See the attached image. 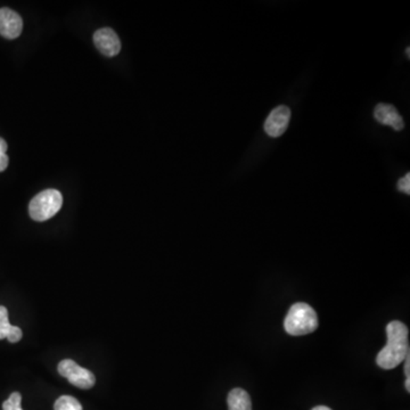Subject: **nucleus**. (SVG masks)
<instances>
[{
	"label": "nucleus",
	"mask_w": 410,
	"mask_h": 410,
	"mask_svg": "<svg viewBox=\"0 0 410 410\" xmlns=\"http://www.w3.org/2000/svg\"><path fill=\"white\" fill-rule=\"evenodd\" d=\"M387 346L378 352L376 363L383 369L399 366L409 354L408 328L404 322L394 320L387 326Z\"/></svg>",
	"instance_id": "1"
},
{
	"label": "nucleus",
	"mask_w": 410,
	"mask_h": 410,
	"mask_svg": "<svg viewBox=\"0 0 410 410\" xmlns=\"http://www.w3.org/2000/svg\"><path fill=\"white\" fill-rule=\"evenodd\" d=\"M284 327L287 334L293 337L313 333L318 327L316 311L307 303L293 304L284 322Z\"/></svg>",
	"instance_id": "2"
},
{
	"label": "nucleus",
	"mask_w": 410,
	"mask_h": 410,
	"mask_svg": "<svg viewBox=\"0 0 410 410\" xmlns=\"http://www.w3.org/2000/svg\"><path fill=\"white\" fill-rule=\"evenodd\" d=\"M63 205V196L57 189H46L39 193L29 204L30 217L36 222L53 218Z\"/></svg>",
	"instance_id": "3"
},
{
	"label": "nucleus",
	"mask_w": 410,
	"mask_h": 410,
	"mask_svg": "<svg viewBox=\"0 0 410 410\" xmlns=\"http://www.w3.org/2000/svg\"><path fill=\"white\" fill-rule=\"evenodd\" d=\"M59 373L79 389H92L96 383V378L90 370L83 368L71 359L62 360L59 363Z\"/></svg>",
	"instance_id": "4"
},
{
	"label": "nucleus",
	"mask_w": 410,
	"mask_h": 410,
	"mask_svg": "<svg viewBox=\"0 0 410 410\" xmlns=\"http://www.w3.org/2000/svg\"><path fill=\"white\" fill-rule=\"evenodd\" d=\"M289 120H291V109L289 107L284 105L276 107L272 109V112L269 114L265 122V131L272 138L281 137L287 131Z\"/></svg>",
	"instance_id": "5"
},
{
	"label": "nucleus",
	"mask_w": 410,
	"mask_h": 410,
	"mask_svg": "<svg viewBox=\"0 0 410 410\" xmlns=\"http://www.w3.org/2000/svg\"><path fill=\"white\" fill-rule=\"evenodd\" d=\"M95 46L98 51L107 57H113L118 55L121 51V42L112 29L97 30L94 35Z\"/></svg>",
	"instance_id": "6"
},
{
	"label": "nucleus",
	"mask_w": 410,
	"mask_h": 410,
	"mask_svg": "<svg viewBox=\"0 0 410 410\" xmlns=\"http://www.w3.org/2000/svg\"><path fill=\"white\" fill-rule=\"evenodd\" d=\"M22 30L23 21L18 13L6 7L0 9V35L4 38L9 40L18 38L21 36Z\"/></svg>",
	"instance_id": "7"
},
{
	"label": "nucleus",
	"mask_w": 410,
	"mask_h": 410,
	"mask_svg": "<svg viewBox=\"0 0 410 410\" xmlns=\"http://www.w3.org/2000/svg\"><path fill=\"white\" fill-rule=\"evenodd\" d=\"M374 118L378 123L391 126L396 131H402L404 128V119L391 104H378L374 109Z\"/></svg>",
	"instance_id": "8"
},
{
	"label": "nucleus",
	"mask_w": 410,
	"mask_h": 410,
	"mask_svg": "<svg viewBox=\"0 0 410 410\" xmlns=\"http://www.w3.org/2000/svg\"><path fill=\"white\" fill-rule=\"evenodd\" d=\"M23 333L20 327L13 326L8 320V310L0 306V339H7L11 343L21 341Z\"/></svg>",
	"instance_id": "9"
},
{
	"label": "nucleus",
	"mask_w": 410,
	"mask_h": 410,
	"mask_svg": "<svg viewBox=\"0 0 410 410\" xmlns=\"http://www.w3.org/2000/svg\"><path fill=\"white\" fill-rule=\"evenodd\" d=\"M228 408L229 410H252L251 398L243 389H233L228 394Z\"/></svg>",
	"instance_id": "10"
},
{
	"label": "nucleus",
	"mask_w": 410,
	"mask_h": 410,
	"mask_svg": "<svg viewBox=\"0 0 410 410\" xmlns=\"http://www.w3.org/2000/svg\"><path fill=\"white\" fill-rule=\"evenodd\" d=\"M54 410H83V406L73 397L62 396L55 402Z\"/></svg>",
	"instance_id": "11"
},
{
	"label": "nucleus",
	"mask_w": 410,
	"mask_h": 410,
	"mask_svg": "<svg viewBox=\"0 0 410 410\" xmlns=\"http://www.w3.org/2000/svg\"><path fill=\"white\" fill-rule=\"evenodd\" d=\"M21 393L14 392L3 404V410H23L21 407Z\"/></svg>",
	"instance_id": "12"
},
{
	"label": "nucleus",
	"mask_w": 410,
	"mask_h": 410,
	"mask_svg": "<svg viewBox=\"0 0 410 410\" xmlns=\"http://www.w3.org/2000/svg\"><path fill=\"white\" fill-rule=\"evenodd\" d=\"M398 189L404 194L410 195V174L408 172L404 177L399 180Z\"/></svg>",
	"instance_id": "13"
},
{
	"label": "nucleus",
	"mask_w": 410,
	"mask_h": 410,
	"mask_svg": "<svg viewBox=\"0 0 410 410\" xmlns=\"http://www.w3.org/2000/svg\"><path fill=\"white\" fill-rule=\"evenodd\" d=\"M9 159L7 157V154H3L0 155V172L5 171L7 167H8Z\"/></svg>",
	"instance_id": "14"
},
{
	"label": "nucleus",
	"mask_w": 410,
	"mask_h": 410,
	"mask_svg": "<svg viewBox=\"0 0 410 410\" xmlns=\"http://www.w3.org/2000/svg\"><path fill=\"white\" fill-rule=\"evenodd\" d=\"M406 363H404V374L407 376V378H410V359L409 354H408L407 358H406Z\"/></svg>",
	"instance_id": "15"
},
{
	"label": "nucleus",
	"mask_w": 410,
	"mask_h": 410,
	"mask_svg": "<svg viewBox=\"0 0 410 410\" xmlns=\"http://www.w3.org/2000/svg\"><path fill=\"white\" fill-rule=\"evenodd\" d=\"M7 151V144L3 138H0V155L3 154H6Z\"/></svg>",
	"instance_id": "16"
},
{
	"label": "nucleus",
	"mask_w": 410,
	"mask_h": 410,
	"mask_svg": "<svg viewBox=\"0 0 410 410\" xmlns=\"http://www.w3.org/2000/svg\"><path fill=\"white\" fill-rule=\"evenodd\" d=\"M404 387L407 390V392H410V378L406 380V383H404Z\"/></svg>",
	"instance_id": "17"
},
{
	"label": "nucleus",
	"mask_w": 410,
	"mask_h": 410,
	"mask_svg": "<svg viewBox=\"0 0 410 410\" xmlns=\"http://www.w3.org/2000/svg\"><path fill=\"white\" fill-rule=\"evenodd\" d=\"M313 410H332L331 408L326 407V406H318V407L313 408Z\"/></svg>",
	"instance_id": "18"
},
{
	"label": "nucleus",
	"mask_w": 410,
	"mask_h": 410,
	"mask_svg": "<svg viewBox=\"0 0 410 410\" xmlns=\"http://www.w3.org/2000/svg\"><path fill=\"white\" fill-rule=\"evenodd\" d=\"M406 53H407V56L410 57V48H407V49H406Z\"/></svg>",
	"instance_id": "19"
}]
</instances>
